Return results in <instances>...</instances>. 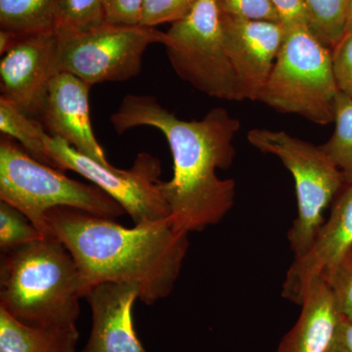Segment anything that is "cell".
Returning a JSON list of instances; mask_svg holds the SVG:
<instances>
[{
    "mask_svg": "<svg viewBox=\"0 0 352 352\" xmlns=\"http://www.w3.org/2000/svg\"><path fill=\"white\" fill-rule=\"evenodd\" d=\"M116 132L139 126L154 127L164 134L173 159V175L164 182L170 217L178 228L196 232L215 226L235 203L233 179H221L236 156L233 140L239 120L226 109L214 108L201 120H183L166 110L151 95L129 94L110 117Z\"/></svg>",
    "mask_w": 352,
    "mask_h": 352,
    "instance_id": "cell-1",
    "label": "cell"
},
{
    "mask_svg": "<svg viewBox=\"0 0 352 352\" xmlns=\"http://www.w3.org/2000/svg\"><path fill=\"white\" fill-rule=\"evenodd\" d=\"M51 235L75 258L83 296L97 285L129 283L139 300L154 305L170 295L189 248V233L171 217L124 227L113 219L69 208L46 214Z\"/></svg>",
    "mask_w": 352,
    "mask_h": 352,
    "instance_id": "cell-2",
    "label": "cell"
},
{
    "mask_svg": "<svg viewBox=\"0 0 352 352\" xmlns=\"http://www.w3.org/2000/svg\"><path fill=\"white\" fill-rule=\"evenodd\" d=\"M82 298L75 258L54 235L1 252L0 308L23 323L76 328Z\"/></svg>",
    "mask_w": 352,
    "mask_h": 352,
    "instance_id": "cell-3",
    "label": "cell"
},
{
    "mask_svg": "<svg viewBox=\"0 0 352 352\" xmlns=\"http://www.w3.org/2000/svg\"><path fill=\"white\" fill-rule=\"evenodd\" d=\"M0 201L18 208L43 236H50L46 214L69 208L105 219L126 214L103 190L76 182L63 171L39 163L4 135L0 141Z\"/></svg>",
    "mask_w": 352,
    "mask_h": 352,
    "instance_id": "cell-4",
    "label": "cell"
},
{
    "mask_svg": "<svg viewBox=\"0 0 352 352\" xmlns=\"http://www.w3.org/2000/svg\"><path fill=\"white\" fill-rule=\"evenodd\" d=\"M283 43L258 101L277 112L296 113L320 126L335 120L340 94L333 51L307 23L284 25Z\"/></svg>",
    "mask_w": 352,
    "mask_h": 352,
    "instance_id": "cell-5",
    "label": "cell"
},
{
    "mask_svg": "<svg viewBox=\"0 0 352 352\" xmlns=\"http://www.w3.org/2000/svg\"><path fill=\"white\" fill-rule=\"evenodd\" d=\"M248 140L259 151L277 157L295 179L298 217L288 240L295 258L302 256L325 222L324 212L346 185L344 176L322 146L287 132L254 129Z\"/></svg>",
    "mask_w": 352,
    "mask_h": 352,
    "instance_id": "cell-6",
    "label": "cell"
},
{
    "mask_svg": "<svg viewBox=\"0 0 352 352\" xmlns=\"http://www.w3.org/2000/svg\"><path fill=\"white\" fill-rule=\"evenodd\" d=\"M164 45L175 73L199 91L222 100H244L227 53L219 0H198L171 24Z\"/></svg>",
    "mask_w": 352,
    "mask_h": 352,
    "instance_id": "cell-7",
    "label": "cell"
},
{
    "mask_svg": "<svg viewBox=\"0 0 352 352\" xmlns=\"http://www.w3.org/2000/svg\"><path fill=\"white\" fill-rule=\"evenodd\" d=\"M57 36L60 69L90 87L124 82L139 75L149 45L166 41V32L156 28L107 21L85 31L57 32Z\"/></svg>",
    "mask_w": 352,
    "mask_h": 352,
    "instance_id": "cell-8",
    "label": "cell"
},
{
    "mask_svg": "<svg viewBox=\"0 0 352 352\" xmlns=\"http://www.w3.org/2000/svg\"><path fill=\"white\" fill-rule=\"evenodd\" d=\"M45 145L57 170H73L87 178L117 201L134 224L170 217L161 180L162 163L150 153L138 154L129 170H119L90 159L50 134Z\"/></svg>",
    "mask_w": 352,
    "mask_h": 352,
    "instance_id": "cell-9",
    "label": "cell"
},
{
    "mask_svg": "<svg viewBox=\"0 0 352 352\" xmlns=\"http://www.w3.org/2000/svg\"><path fill=\"white\" fill-rule=\"evenodd\" d=\"M61 72L56 31L24 34L0 62L1 95L41 120L51 82Z\"/></svg>",
    "mask_w": 352,
    "mask_h": 352,
    "instance_id": "cell-10",
    "label": "cell"
},
{
    "mask_svg": "<svg viewBox=\"0 0 352 352\" xmlns=\"http://www.w3.org/2000/svg\"><path fill=\"white\" fill-rule=\"evenodd\" d=\"M223 27L227 53L243 98L258 101L283 43L284 25L236 19L223 14Z\"/></svg>",
    "mask_w": 352,
    "mask_h": 352,
    "instance_id": "cell-11",
    "label": "cell"
},
{
    "mask_svg": "<svg viewBox=\"0 0 352 352\" xmlns=\"http://www.w3.org/2000/svg\"><path fill=\"white\" fill-rule=\"evenodd\" d=\"M352 250V184L344 185L328 219L305 254L294 258L287 271L282 296L300 305L307 285L315 277H325Z\"/></svg>",
    "mask_w": 352,
    "mask_h": 352,
    "instance_id": "cell-12",
    "label": "cell"
},
{
    "mask_svg": "<svg viewBox=\"0 0 352 352\" xmlns=\"http://www.w3.org/2000/svg\"><path fill=\"white\" fill-rule=\"evenodd\" d=\"M90 87L68 72L58 74L51 82L41 122L50 135L62 139L104 166H111L92 129Z\"/></svg>",
    "mask_w": 352,
    "mask_h": 352,
    "instance_id": "cell-13",
    "label": "cell"
},
{
    "mask_svg": "<svg viewBox=\"0 0 352 352\" xmlns=\"http://www.w3.org/2000/svg\"><path fill=\"white\" fill-rule=\"evenodd\" d=\"M85 298L91 309L92 326L82 352H148L133 325L132 309L139 300L135 285H97Z\"/></svg>",
    "mask_w": 352,
    "mask_h": 352,
    "instance_id": "cell-14",
    "label": "cell"
},
{
    "mask_svg": "<svg viewBox=\"0 0 352 352\" xmlns=\"http://www.w3.org/2000/svg\"><path fill=\"white\" fill-rule=\"evenodd\" d=\"M302 311L276 352H332L342 314L327 280L315 277L303 294Z\"/></svg>",
    "mask_w": 352,
    "mask_h": 352,
    "instance_id": "cell-15",
    "label": "cell"
},
{
    "mask_svg": "<svg viewBox=\"0 0 352 352\" xmlns=\"http://www.w3.org/2000/svg\"><path fill=\"white\" fill-rule=\"evenodd\" d=\"M78 329L38 327L0 308V352H75Z\"/></svg>",
    "mask_w": 352,
    "mask_h": 352,
    "instance_id": "cell-16",
    "label": "cell"
},
{
    "mask_svg": "<svg viewBox=\"0 0 352 352\" xmlns=\"http://www.w3.org/2000/svg\"><path fill=\"white\" fill-rule=\"evenodd\" d=\"M0 131L2 134L17 140L25 152L39 163L56 168L46 149V131L43 122L30 117L17 105L0 96Z\"/></svg>",
    "mask_w": 352,
    "mask_h": 352,
    "instance_id": "cell-17",
    "label": "cell"
},
{
    "mask_svg": "<svg viewBox=\"0 0 352 352\" xmlns=\"http://www.w3.org/2000/svg\"><path fill=\"white\" fill-rule=\"evenodd\" d=\"M57 0H0L1 30L30 34L54 31Z\"/></svg>",
    "mask_w": 352,
    "mask_h": 352,
    "instance_id": "cell-18",
    "label": "cell"
},
{
    "mask_svg": "<svg viewBox=\"0 0 352 352\" xmlns=\"http://www.w3.org/2000/svg\"><path fill=\"white\" fill-rule=\"evenodd\" d=\"M310 32L333 50L346 34L351 0H302Z\"/></svg>",
    "mask_w": 352,
    "mask_h": 352,
    "instance_id": "cell-19",
    "label": "cell"
},
{
    "mask_svg": "<svg viewBox=\"0 0 352 352\" xmlns=\"http://www.w3.org/2000/svg\"><path fill=\"white\" fill-rule=\"evenodd\" d=\"M333 122L332 138L322 148L339 168L346 185L352 184V99L340 91L336 101Z\"/></svg>",
    "mask_w": 352,
    "mask_h": 352,
    "instance_id": "cell-20",
    "label": "cell"
},
{
    "mask_svg": "<svg viewBox=\"0 0 352 352\" xmlns=\"http://www.w3.org/2000/svg\"><path fill=\"white\" fill-rule=\"evenodd\" d=\"M104 0H57V32H78L105 22Z\"/></svg>",
    "mask_w": 352,
    "mask_h": 352,
    "instance_id": "cell-21",
    "label": "cell"
},
{
    "mask_svg": "<svg viewBox=\"0 0 352 352\" xmlns=\"http://www.w3.org/2000/svg\"><path fill=\"white\" fill-rule=\"evenodd\" d=\"M45 237L31 220L10 204L0 201V250L9 251Z\"/></svg>",
    "mask_w": 352,
    "mask_h": 352,
    "instance_id": "cell-22",
    "label": "cell"
},
{
    "mask_svg": "<svg viewBox=\"0 0 352 352\" xmlns=\"http://www.w3.org/2000/svg\"><path fill=\"white\" fill-rule=\"evenodd\" d=\"M198 0H146L140 25L156 28L166 23L182 19L192 10Z\"/></svg>",
    "mask_w": 352,
    "mask_h": 352,
    "instance_id": "cell-23",
    "label": "cell"
},
{
    "mask_svg": "<svg viewBox=\"0 0 352 352\" xmlns=\"http://www.w3.org/2000/svg\"><path fill=\"white\" fill-rule=\"evenodd\" d=\"M224 15L236 19L281 22L272 0H219Z\"/></svg>",
    "mask_w": 352,
    "mask_h": 352,
    "instance_id": "cell-24",
    "label": "cell"
},
{
    "mask_svg": "<svg viewBox=\"0 0 352 352\" xmlns=\"http://www.w3.org/2000/svg\"><path fill=\"white\" fill-rule=\"evenodd\" d=\"M342 316L352 322V250L326 275Z\"/></svg>",
    "mask_w": 352,
    "mask_h": 352,
    "instance_id": "cell-25",
    "label": "cell"
},
{
    "mask_svg": "<svg viewBox=\"0 0 352 352\" xmlns=\"http://www.w3.org/2000/svg\"><path fill=\"white\" fill-rule=\"evenodd\" d=\"M332 51L338 87L342 94L352 99V34H344Z\"/></svg>",
    "mask_w": 352,
    "mask_h": 352,
    "instance_id": "cell-26",
    "label": "cell"
},
{
    "mask_svg": "<svg viewBox=\"0 0 352 352\" xmlns=\"http://www.w3.org/2000/svg\"><path fill=\"white\" fill-rule=\"evenodd\" d=\"M146 0H104L105 19L120 25H140Z\"/></svg>",
    "mask_w": 352,
    "mask_h": 352,
    "instance_id": "cell-27",
    "label": "cell"
},
{
    "mask_svg": "<svg viewBox=\"0 0 352 352\" xmlns=\"http://www.w3.org/2000/svg\"><path fill=\"white\" fill-rule=\"evenodd\" d=\"M272 2L284 25L307 23L302 0H272Z\"/></svg>",
    "mask_w": 352,
    "mask_h": 352,
    "instance_id": "cell-28",
    "label": "cell"
},
{
    "mask_svg": "<svg viewBox=\"0 0 352 352\" xmlns=\"http://www.w3.org/2000/svg\"><path fill=\"white\" fill-rule=\"evenodd\" d=\"M332 352H352V322L344 316Z\"/></svg>",
    "mask_w": 352,
    "mask_h": 352,
    "instance_id": "cell-29",
    "label": "cell"
},
{
    "mask_svg": "<svg viewBox=\"0 0 352 352\" xmlns=\"http://www.w3.org/2000/svg\"><path fill=\"white\" fill-rule=\"evenodd\" d=\"M23 36H24L23 34L1 30L0 31V54H6L11 48L17 44Z\"/></svg>",
    "mask_w": 352,
    "mask_h": 352,
    "instance_id": "cell-30",
    "label": "cell"
},
{
    "mask_svg": "<svg viewBox=\"0 0 352 352\" xmlns=\"http://www.w3.org/2000/svg\"><path fill=\"white\" fill-rule=\"evenodd\" d=\"M346 34H352V0L349 3V14H347Z\"/></svg>",
    "mask_w": 352,
    "mask_h": 352,
    "instance_id": "cell-31",
    "label": "cell"
}]
</instances>
